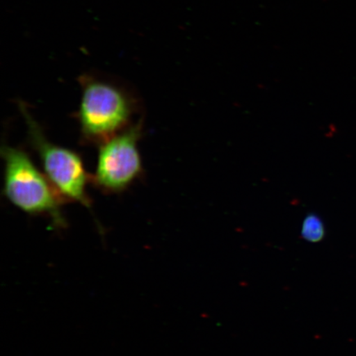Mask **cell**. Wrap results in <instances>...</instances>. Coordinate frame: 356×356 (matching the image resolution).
Wrapping results in <instances>:
<instances>
[{"label": "cell", "mask_w": 356, "mask_h": 356, "mask_svg": "<svg viewBox=\"0 0 356 356\" xmlns=\"http://www.w3.org/2000/svg\"><path fill=\"white\" fill-rule=\"evenodd\" d=\"M79 82L81 97L74 118L84 145L99 146L139 120L133 122L141 113L140 99L126 83L99 73L80 75Z\"/></svg>", "instance_id": "obj_1"}, {"label": "cell", "mask_w": 356, "mask_h": 356, "mask_svg": "<svg viewBox=\"0 0 356 356\" xmlns=\"http://www.w3.org/2000/svg\"><path fill=\"white\" fill-rule=\"evenodd\" d=\"M3 194L19 210L32 216H44L56 229H66V203L51 181L35 165L21 147L3 145Z\"/></svg>", "instance_id": "obj_2"}, {"label": "cell", "mask_w": 356, "mask_h": 356, "mask_svg": "<svg viewBox=\"0 0 356 356\" xmlns=\"http://www.w3.org/2000/svg\"><path fill=\"white\" fill-rule=\"evenodd\" d=\"M19 106L28 127L29 140L41 159L44 175L65 200L76 202L92 211V202L87 193L91 175L86 171L80 155L65 147L51 143L41 126L24 102Z\"/></svg>", "instance_id": "obj_3"}, {"label": "cell", "mask_w": 356, "mask_h": 356, "mask_svg": "<svg viewBox=\"0 0 356 356\" xmlns=\"http://www.w3.org/2000/svg\"><path fill=\"white\" fill-rule=\"evenodd\" d=\"M144 133V117L126 131L99 147L95 172L91 182L104 194H120L144 175L139 142Z\"/></svg>", "instance_id": "obj_4"}, {"label": "cell", "mask_w": 356, "mask_h": 356, "mask_svg": "<svg viewBox=\"0 0 356 356\" xmlns=\"http://www.w3.org/2000/svg\"><path fill=\"white\" fill-rule=\"evenodd\" d=\"M301 234L302 238L310 243L322 241L325 236L323 222L317 215L309 213L302 222Z\"/></svg>", "instance_id": "obj_5"}]
</instances>
